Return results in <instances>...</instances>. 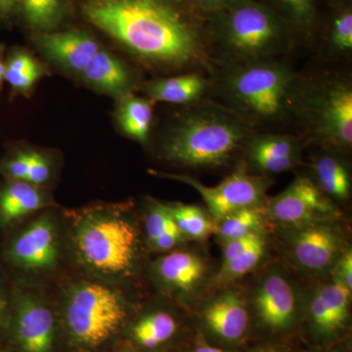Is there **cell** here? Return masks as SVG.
<instances>
[{
    "label": "cell",
    "instance_id": "1",
    "mask_svg": "<svg viewBox=\"0 0 352 352\" xmlns=\"http://www.w3.org/2000/svg\"><path fill=\"white\" fill-rule=\"evenodd\" d=\"M83 11L150 68L208 75L214 68L210 39L175 0H88Z\"/></svg>",
    "mask_w": 352,
    "mask_h": 352
},
{
    "label": "cell",
    "instance_id": "2",
    "mask_svg": "<svg viewBox=\"0 0 352 352\" xmlns=\"http://www.w3.org/2000/svg\"><path fill=\"white\" fill-rule=\"evenodd\" d=\"M208 76L214 101L254 131L293 120L302 76L284 59L215 65Z\"/></svg>",
    "mask_w": 352,
    "mask_h": 352
},
{
    "label": "cell",
    "instance_id": "3",
    "mask_svg": "<svg viewBox=\"0 0 352 352\" xmlns=\"http://www.w3.org/2000/svg\"><path fill=\"white\" fill-rule=\"evenodd\" d=\"M254 131L232 111L207 99L185 106L171 122L162 139L161 155L188 170H217L243 154Z\"/></svg>",
    "mask_w": 352,
    "mask_h": 352
},
{
    "label": "cell",
    "instance_id": "4",
    "mask_svg": "<svg viewBox=\"0 0 352 352\" xmlns=\"http://www.w3.org/2000/svg\"><path fill=\"white\" fill-rule=\"evenodd\" d=\"M72 241L78 263L98 277L127 279L138 270L140 231L122 206L83 208L74 217Z\"/></svg>",
    "mask_w": 352,
    "mask_h": 352
},
{
    "label": "cell",
    "instance_id": "5",
    "mask_svg": "<svg viewBox=\"0 0 352 352\" xmlns=\"http://www.w3.org/2000/svg\"><path fill=\"white\" fill-rule=\"evenodd\" d=\"M292 122L303 141L349 152L352 147L351 78L333 72L302 76Z\"/></svg>",
    "mask_w": 352,
    "mask_h": 352
},
{
    "label": "cell",
    "instance_id": "6",
    "mask_svg": "<svg viewBox=\"0 0 352 352\" xmlns=\"http://www.w3.org/2000/svg\"><path fill=\"white\" fill-rule=\"evenodd\" d=\"M219 21L217 36L210 41L214 66L283 59L288 53L281 20L261 4L238 0Z\"/></svg>",
    "mask_w": 352,
    "mask_h": 352
},
{
    "label": "cell",
    "instance_id": "7",
    "mask_svg": "<svg viewBox=\"0 0 352 352\" xmlns=\"http://www.w3.org/2000/svg\"><path fill=\"white\" fill-rule=\"evenodd\" d=\"M129 315L126 296L103 282H78L65 295L67 333L72 342L82 351H97L110 342L124 327Z\"/></svg>",
    "mask_w": 352,
    "mask_h": 352
},
{
    "label": "cell",
    "instance_id": "8",
    "mask_svg": "<svg viewBox=\"0 0 352 352\" xmlns=\"http://www.w3.org/2000/svg\"><path fill=\"white\" fill-rule=\"evenodd\" d=\"M150 171L152 175L177 180L195 189L215 223L241 208L265 205L267 200L266 192L271 185L267 176L252 173L243 162H240L233 173L215 186H207L187 175Z\"/></svg>",
    "mask_w": 352,
    "mask_h": 352
},
{
    "label": "cell",
    "instance_id": "9",
    "mask_svg": "<svg viewBox=\"0 0 352 352\" xmlns=\"http://www.w3.org/2000/svg\"><path fill=\"white\" fill-rule=\"evenodd\" d=\"M250 310L271 333H286L295 327L305 311V298L294 280L279 266L268 268L247 295Z\"/></svg>",
    "mask_w": 352,
    "mask_h": 352
},
{
    "label": "cell",
    "instance_id": "10",
    "mask_svg": "<svg viewBox=\"0 0 352 352\" xmlns=\"http://www.w3.org/2000/svg\"><path fill=\"white\" fill-rule=\"evenodd\" d=\"M285 229V245L289 261L308 274L332 272L333 266L349 249L346 234L338 220Z\"/></svg>",
    "mask_w": 352,
    "mask_h": 352
},
{
    "label": "cell",
    "instance_id": "11",
    "mask_svg": "<svg viewBox=\"0 0 352 352\" xmlns=\"http://www.w3.org/2000/svg\"><path fill=\"white\" fill-rule=\"evenodd\" d=\"M268 219L284 228H295L340 219L337 205L328 198L312 178L298 175L281 193L267 199Z\"/></svg>",
    "mask_w": 352,
    "mask_h": 352
},
{
    "label": "cell",
    "instance_id": "12",
    "mask_svg": "<svg viewBox=\"0 0 352 352\" xmlns=\"http://www.w3.org/2000/svg\"><path fill=\"white\" fill-rule=\"evenodd\" d=\"M152 274L168 295L184 302H194L210 286L212 265L208 256L194 250H173L153 263Z\"/></svg>",
    "mask_w": 352,
    "mask_h": 352
},
{
    "label": "cell",
    "instance_id": "13",
    "mask_svg": "<svg viewBox=\"0 0 352 352\" xmlns=\"http://www.w3.org/2000/svg\"><path fill=\"white\" fill-rule=\"evenodd\" d=\"M351 289L333 277L305 298V314L312 335L323 342L338 339L349 327Z\"/></svg>",
    "mask_w": 352,
    "mask_h": 352
},
{
    "label": "cell",
    "instance_id": "14",
    "mask_svg": "<svg viewBox=\"0 0 352 352\" xmlns=\"http://www.w3.org/2000/svg\"><path fill=\"white\" fill-rule=\"evenodd\" d=\"M219 289L203 302L199 316L204 327L215 339L235 344L244 339L251 323L247 295L230 286Z\"/></svg>",
    "mask_w": 352,
    "mask_h": 352
},
{
    "label": "cell",
    "instance_id": "15",
    "mask_svg": "<svg viewBox=\"0 0 352 352\" xmlns=\"http://www.w3.org/2000/svg\"><path fill=\"white\" fill-rule=\"evenodd\" d=\"M303 142L296 134L254 131L243 150V163L263 176L295 170L302 163Z\"/></svg>",
    "mask_w": 352,
    "mask_h": 352
},
{
    "label": "cell",
    "instance_id": "16",
    "mask_svg": "<svg viewBox=\"0 0 352 352\" xmlns=\"http://www.w3.org/2000/svg\"><path fill=\"white\" fill-rule=\"evenodd\" d=\"M60 256L56 222L50 214L32 221L16 237L10 258L16 265L31 272H44L56 266Z\"/></svg>",
    "mask_w": 352,
    "mask_h": 352
},
{
    "label": "cell",
    "instance_id": "17",
    "mask_svg": "<svg viewBox=\"0 0 352 352\" xmlns=\"http://www.w3.org/2000/svg\"><path fill=\"white\" fill-rule=\"evenodd\" d=\"M55 319L47 303L34 293L16 298L13 336L22 352H52Z\"/></svg>",
    "mask_w": 352,
    "mask_h": 352
},
{
    "label": "cell",
    "instance_id": "18",
    "mask_svg": "<svg viewBox=\"0 0 352 352\" xmlns=\"http://www.w3.org/2000/svg\"><path fill=\"white\" fill-rule=\"evenodd\" d=\"M36 43L46 57L76 74H82L100 50L94 38L76 31L43 34L36 38Z\"/></svg>",
    "mask_w": 352,
    "mask_h": 352
},
{
    "label": "cell",
    "instance_id": "19",
    "mask_svg": "<svg viewBox=\"0 0 352 352\" xmlns=\"http://www.w3.org/2000/svg\"><path fill=\"white\" fill-rule=\"evenodd\" d=\"M152 102L190 106L207 100L210 94V78L201 72H187L168 78H157L141 87Z\"/></svg>",
    "mask_w": 352,
    "mask_h": 352
},
{
    "label": "cell",
    "instance_id": "20",
    "mask_svg": "<svg viewBox=\"0 0 352 352\" xmlns=\"http://www.w3.org/2000/svg\"><path fill=\"white\" fill-rule=\"evenodd\" d=\"M80 75L90 87L118 99L131 94L134 85L131 69L115 55L101 48Z\"/></svg>",
    "mask_w": 352,
    "mask_h": 352
},
{
    "label": "cell",
    "instance_id": "21",
    "mask_svg": "<svg viewBox=\"0 0 352 352\" xmlns=\"http://www.w3.org/2000/svg\"><path fill=\"white\" fill-rule=\"evenodd\" d=\"M312 157L310 168L314 182L333 203L347 201L351 196V173L342 153L321 148Z\"/></svg>",
    "mask_w": 352,
    "mask_h": 352
},
{
    "label": "cell",
    "instance_id": "22",
    "mask_svg": "<svg viewBox=\"0 0 352 352\" xmlns=\"http://www.w3.org/2000/svg\"><path fill=\"white\" fill-rule=\"evenodd\" d=\"M38 186L25 182H13L0 191V221L3 224L27 217L47 205Z\"/></svg>",
    "mask_w": 352,
    "mask_h": 352
},
{
    "label": "cell",
    "instance_id": "23",
    "mask_svg": "<svg viewBox=\"0 0 352 352\" xmlns=\"http://www.w3.org/2000/svg\"><path fill=\"white\" fill-rule=\"evenodd\" d=\"M154 108L148 98L127 94L120 99L117 120L126 135L140 143H146L151 131Z\"/></svg>",
    "mask_w": 352,
    "mask_h": 352
},
{
    "label": "cell",
    "instance_id": "24",
    "mask_svg": "<svg viewBox=\"0 0 352 352\" xmlns=\"http://www.w3.org/2000/svg\"><path fill=\"white\" fill-rule=\"evenodd\" d=\"M178 322L170 312L155 310L143 315L132 327V337L142 347L156 349L175 337Z\"/></svg>",
    "mask_w": 352,
    "mask_h": 352
},
{
    "label": "cell",
    "instance_id": "25",
    "mask_svg": "<svg viewBox=\"0 0 352 352\" xmlns=\"http://www.w3.org/2000/svg\"><path fill=\"white\" fill-rule=\"evenodd\" d=\"M164 206L185 240L204 241L215 234L217 223L205 208L182 203Z\"/></svg>",
    "mask_w": 352,
    "mask_h": 352
},
{
    "label": "cell",
    "instance_id": "26",
    "mask_svg": "<svg viewBox=\"0 0 352 352\" xmlns=\"http://www.w3.org/2000/svg\"><path fill=\"white\" fill-rule=\"evenodd\" d=\"M267 219L265 205L241 208L217 222L215 235L220 243H223L249 234L263 232Z\"/></svg>",
    "mask_w": 352,
    "mask_h": 352
},
{
    "label": "cell",
    "instance_id": "27",
    "mask_svg": "<svg viewBox=\"0 0 352 352\" xmlns=\"http://www.w3.org/2000/svg\"><path fill=\"white\" fill-rule=\"evenodd\" d=\"M266 251L265 236L254 243L250 249L230 261L222 263L214 273L210 286L217 288L230 286L236 280L244 277L261 263Z\"/></svg>",
    "mask_w": 352,
    "mask_h": 352
},
{
    "label": "cell",
    "instance_id": "28",
    "mask_svg": "<svg viewBox=\"0 0 352 352\" xmlns=\"http://www.w3.org/2000/svg\"><path fill=\"white\" fill-rule=\"evenodd\" d=\"M43 75V68L32 55L18 52L9 60L4 72V80L18 91L27 92Z\"/></svg>",
    "mask_w": 352,
    "mask_h": 352
},
{
    "label": "cell",
    "instance_id": "29",
    "mask_svg": "<svg viewBox=\"0 0 352 352\" xmlns=\"http://www.w3.org/2000/svg\"><path fill=\"white\" fill-rule=\"evenodd\" d=\"M25 19L38 29L56 25L63 13L64 0H20Z\"/></svg>",
    "mask_w": 352,
    "mask_h": 352
},
{
    "label": "cell",
    "instance_id": "30",
    "mask_svg": "<svg viewBox=\"0 0 352 352\" xmlns=\"http://www.w3.org/2000/svg\"><path fill=\"white\" fill-rule=\"evenodd\" d=\"M327 54L330 57L347 58L352 51V13L351 10L342 11L333 19L329 34Z\"/></svg>",
    "mask_w": 352,
    "mask_h": 352
},
{
    "label": "cell",
    "instance_id": "31",
    "mask_svg": "<svg viewBox=\"0 0 352 352\" xmlns=\"http://www.w3.org/2000/svg\"><path fill=\"white\" fill-rule=\"evenodd\" d=\"M145 236L148 245H151L164 234L179 231L164 203L152 201L145 215Z\"/></svg>",
    "mask_w": 352,
    "mask_h": 352
},
{
    "label": "cell",
    "instance_id": "32",
    "mask_svg": "<svg viewBox=\"0 0 352 352\" xmlns=\"http://www.w3.org/2000/svg\"><path fill=\"white\" fill-rule=\"evenodd\" d=\"M289 19L303 31H309L314 23L315 0H276Z\"/></svg>",
    "mask_w": 352,
    "mask_h": 352
},
{
    "label": "cell",
    "instance_id": "33",
    "mask_svg": "<svg viewBox=\"0 0 352 352\" xmlns=\"http://www.w3.org/2000/svg\"><path fill=\"white\" fill-rule=\"evenodd\" d=\"M50 175L51 164L48 157L41 153L31 151L27 182L39 186L47 182Z\"/></svg>",
    "mask_w": 352,
    "mask_h": 352
},
{
    "label": "cell",
    "instance_id": "34",
    "mask_svg": "<svg viewBox=\"0 0 352 352\" xmlns=\"http://www.w3.org/2000/svg\"><path fill=\"white\" fill-rule=\"evenodd\" d=\"M263 232L249 234L243 237L236 239L226 241L221 243L222 245V263L230 261L236 256H240L243 252L247 251L254 243L258 242L261 237H263Z\"/></svg>",
    "mask_w": 352,
    "mask_h": 352
},
{
    "label": "cell",
    "instance_id": "35",
    "mask_svg": "<svg viewBox=\"0 0 352 352\" xmlns=\"http://www.w3.org/2000/svg\"><path fill=\"white\" fill-rule=\"evenodd\" d=\"M31 152H21L2 166V173L14 182H27Z\"/></svg>",
    "mask_w": 352,
    "mask_h": 352
},
{
    "label": "cell",
    "instance_id": "36",
    "mask_svg": "<svg viewBox=\"0 0 352 352\" xmlns=\"http://www.w3.org/2000/svg\"><path fill=\"white\" fill-rule=\"evenodd\" d=\"M333 277L339 279L342 284L352 291V252L351 248L346 250L342 256L333 266L332 270Z\"/></svg>",
    "mask_w": 352,
    "mask_h": 352
},
{
    "label": "cell",
    "instance_id": "37",
    "mask_svg": "<svg viewBox=\"0 0 352 352\" xmlns=\"http://www.w3.org/2000/svg\"><path fill=\"white\" fill-rule=\"evenodd\" d=\"M199 8L207 11H224L238 0H193Z\"/></svg>",
    "mask_w": 352,
    "mask_h": 352
},
{
    "label": "cell",
    "instance_id": "38",
    "mask_svg": "<svg viewBox=\"0 0 352 352\" xmlns=\"http://www.w3.org/2000/svg\"><path fill=\"white\" fill-rule=\"evenodd\" d=\"M20 4V0H0V15H8Z\"/></svg>",
    "mask_w": 352,
    "mask_h": 352
},
{
    "label": "cell",
    "instance_id": "39",
    "mask_svg": "<svg viewBox=\"0 0 352 352\" xmlns=\"http://www.w3.org/2000/svg\"><path fill=\"white\" fill-rule=\"evenodd\" d=\"M193 352H236L226 351V349H219V347L208 346V344H200L197 346Z\"/></svg>",
    "mask_w": 352,
    "mask_h": 352
},
{
    "label": "cell",
    "instance_id": "40",
    "mask_svg": "<svg viewBox=\"0 0 352 352\" xmlns=\"http://www.w3.org/2000/svg\"><path fill=\"white\" fill-rule=\"evenodd\" d=\"M254 352H288L286 347L280 346V344H270L258 349Z\"/></svg>",
    "mask_w": 352,
    "mask_h": 352
},
{
    "label": "cell",
    "instance_id": "41",
    "mask_svg": "<svg viewBox=\"0 0 352 352\" xmlns=\"http://www.w3.org/2000/svg\"><path fill=\"white\" fill-rule=\"evenodd\" d=\"M4 72H6V65L3 64L1 58H0V87H1L2 82L4 80Z\"/></svg>",
    "mask_w": 352,
    "mask_h": 352
},
{
    "label": "cell",
    "instance_id": "42",
    "mask_svg": "<svg viewBox=\"0 0 352 352\" xmlns=\"http://www.w3.org/2000/svg\"><path fill=\"white\" fill-rule=\"evenodd\" d=\"M323 352H349V351H347V349H329V351H325Z\"/></svg>",
    "mask_w": 352,
    "mask_h": 352
},
{
    "label": "cell",
    "instance_id": "43",
    "mask_svg": "<svg viewBox=\"0 0 352 352\" xmlns=\"http://www.w3.org/2000/svg\"><path fill=\"white\" fill-rule=\"evenodd\" d=\"M2 309H3V305H2L1 298H0V321H1Z\"/></svg>",
    "mask_w": 352,
    "mask_h": 352
}]
</instances>
